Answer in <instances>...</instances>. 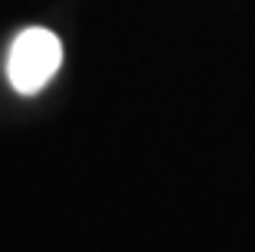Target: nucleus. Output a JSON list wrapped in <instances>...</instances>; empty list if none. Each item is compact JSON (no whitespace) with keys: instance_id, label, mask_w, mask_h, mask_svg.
Returning a JSON list of instances; mask_svg holds the SVG:
<instances>
[{"instance_id":"nucleus-1","label":"nucleus","mask_w":255,"mask_h":252,"mask_svg":"<svg viewBox=\"0 0 255 252\" xmlns=\"http://www.w3.org/2000/svg\"><path fill=\"white\" fill-rule=\"evenodd\" d=\"M62 66V43L53 30L46 26H30L13 36L7 52V79L20 95H36L46 89Z\"/></svg>"}]
</instances>
